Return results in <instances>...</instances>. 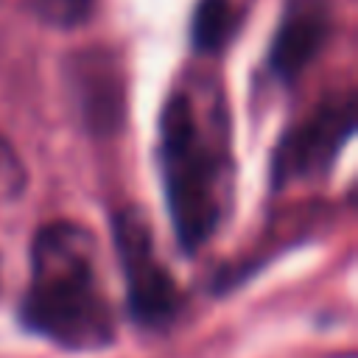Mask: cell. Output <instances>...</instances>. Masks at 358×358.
Masks as SVG:
<instances>
[{"instance_id":"6da1fadb","label":"cell","mask_w":358,"mask_h":358,"mask_svg":"<svg viewBox=\"0 0 358 358\" xmlns=\"http://www.w3.org/2000/svg\"><path fill=\"white\" fill-rule=\"evenodd\" d=\"M159 165L176 243L204 246L218 229L229 190L232 159L224 101L210 87H179L159 115Z\"/></svg>"},{"instance_id":"7a4b0ae2","label":"cell","mask_w":358,"mask_h":358,"mask_svg":"<svg viewBox=\"0 0 358 358\" xmlns=\"http://www.w3.org/2000/svg\"><path fill=\"white\" fill-rule=\"evenodd\" d=\"M20 316L28 330L67 350H98L115 338L92 232L73 221H50L36 232Z\"/></svg>"},{"instance_id":"3957f363","label":"cell","mask_w":358,"mask_h":358,"mask_svg":"<svg viewBox=\"0 0 358 358\" xmlns=\"http://www.w3.org/2000/svg\"><path fill=\"white\" fill-rule=\"evenodd\" d=\"M115 252L120 257L129 310L137 324L162 330L168 327L182 308V294L159 260L151 238V227L137 207H123L112 218Z\"/></svg>"},{"instance_id":"277c9868","label":"cell","mask_w":358,"mask_h":358,"mask_svg":"<svg viewBox=\"0 0 358 358\" xmlns=\"http://www.w3.org/2000/svg\"><path fill=\"white\" fill-rule=\"evenodd\" d=\"M355 129V101L336 98L319 106L310 117L294 126L274 148L271 187L280 190L288 182L316 179L330 171L341 145Z\"/></svg>"},{"instance_id":"5b68a950","label":"cell","mask_w":358,"mask_h":358,"mask_svg":"<svg viewBox=\"0 0 358 358\" xmlns=\"http://www.w3.org/2000/svg\"><path fill=\"white\" fill-rule=\"evenodd\" d=\"M330 34L327 8L316 0H302L282 17L268 48V67L282 81H296L299 73L319 56Z\"/></svg>"},{"instance_id":"8992f818","label":"cell","mask_w":358,"mask_h":358,"mask_svg":"<svg viewBox=\"0 0 358 358\" xmlns=\"http://www.w3.org/2000/svg\"><path fill=\"white\" fill-rule=\"evenodd\" d=\"M76 98L84 123L95 134H112L123 123V73L115 67L109 53H84L73 67Z\"/></svg>"},{"instance_id":"52a82bcc","label":"cell","mask_w":358,"mask_h":358,"mask_svg":"<svg viewBox=\"0 0 358 358\" xmlns=\"http://www.w3.org/2000/svg\"><path fill=\"white\" fill-rule=\"evenodd\" d=\"M238 25L232 0H199L190 20V39L199 53H218Z\"/></svg>"},{"instance_id":"ba28073f","label":"cell","mask_w":358,"mask_h":358,"mask_svg":"<svg viewBox=\"0 0 358 358\" xmlns=\"http://www.w3.org/2000/svg\"><path fill=\"white\" fill-rule=\"evenodd\" d=\"M95 0H28L31 11L36 17H42L50 25L59 28H73L78 22H84L92 11Z\"/></svg>"},{"instance_id":"9c48e42d","label":"cell","mask_w":358,"mask_h":358,"mask_svg":"<svg viewBox=\"0 0 358 358\" xmlns=\"http://www.w3.org/2000/svg\"><path fill=\"white\" fill-rule=\"evenodd\" d=\"M25 193V165L14 145L0 134V204H8Z\"/></svg>"}]
</instances>
